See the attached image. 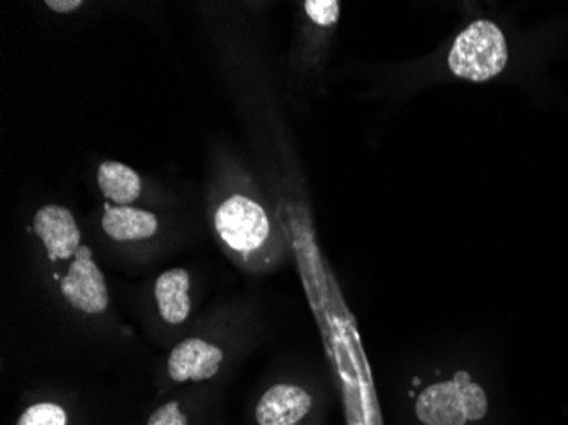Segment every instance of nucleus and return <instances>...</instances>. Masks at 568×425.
I'll list each match as a JSON object with an SVG mask.
<instances>
[{
    "label": "nucleus",
    "mask_w": 568,
    "mask_h": 425,
    "mask_svg": "<svg viewBox=\"0 0 568 425\" xmlns=\"http://www.w3.org/2000/svg\"><path fill=\"white\" fill-rule=\"evenodd\" d=\"M102 229L116 242L145 241L159 229L158 216L132 206H106Z\"/></svg>",
    "instance_id": "6e6552de"
},
{
    "label": "nucleus",
    "mask_w": 568,
    "mask_h": 425,
    "mask_svg": "<svg viewBox=\"0 0 568 425\" xmlns=\"http://www.w3.org/2000/svg\"><path fill=\"white\" fill-rule=\"evenodd\" d=\"M222 361L223 353L216 345L201 338H187L172 351L168 363L169 376L178 383L204 382L219 373Z\"/></svg>",
    "instance_id": "423d86ee"
},
{
    "label": "nucleus",
    "mask_w": 568,
    "mask_h": 425,
    "mask_svg": "<svg viewBox=\"0 0 568 425\" xmlns=\"http://www.w3.org/2000/svg\"><path fill=\"white\" fill-rule=\"evenodd\" d=\"M146 425H187V418L179 408L178 402H169L164 407L153 412Z\"/></svg>",
    "instance_id": "f8f14e48"
},
{
    "label": "nucleus",
    "mask_w": 568,
    "mask_h": 425,
    "mask_svg": "<svg viewBox=\"0 0 568 425\" xmlns=\"http://www.w3.org/2000/svg\"><path fill=\"white\" fill-rule=\"evenodd\" d=\"M62 293L73 308L89 315H98L108 308L110 295L106 280L92 261L91 249L81 245L77 251L75 261L70 264L69 273L62 280Z\"/></svg>",
    "instance_id": "20e7f679"
},
{
    "label": "nucleus",
    "mask_w": 568,
    "mask_h": 425,
    "mask_svg": "<svg viewBox=\"0 0 568 425\" xmlns=\"http://www.w3.org/2000/svg\"><path fill=\"white\" fill-rule=\"evenodd\" d=\"M509 63V44L497 22L471 19L453 38L446 53V72L459 81L488 82L499 77Z\"/></svg>",
    "instance_id": "f257e3e1"
},
{
    "label": "nucleus",
    "mask_w": 568,
    "mask_h": 425,
    "mask_svg": "<svg viewBox=\"0 0 568 425\" xmlns=\"http://www.w3.org/2000/svg\"><path fill=\"white\" fill-rule=\"evenodd\" d=\"M33 225L50 261H65L81 249V230L67 208L55 204L41 208L34 215Z\"/></svg>",
    "instance_id": "39448f33"
},
{
    "label": "nucleus",
    "mask_w": 568,
    "mask_h": 425,
    "mask_svg": "<svg viewBox=\"0 0 568 425\" xmlns=\"http://www.w3.org/2000/svg\"><path fill=\"white\" fill-rule=\"evenodd\" d=\"M47 6L51 11L69 14V12L77 11L81 6H84V2L82 0H48Z\"/></svg>",
    "instance_id": "ddd939ff"
},
{
    "label": "nucleus",
    "mask_w": 568,
    "mask_h": 425,
    "mask_svg": "<svg viewBox=\"0 0 568 425\" xmlns=\"http://www.w3.org/2000/svg\"><path fill=\"white\" fill-rule=\"evenodd\" d=\"M312 408V396L296 385L271 386L260 405L255 418L260 425H296Z\"/></svg>",
    "instance_id": "0eeeda50"
},
{
    "label": "nucleus",
    "mask_w": 568,
    "mask_h": 425,
    "mask_svg": "<svg viewBox=\"0 0 568 425\" xmlns=\"http://www.w3.org/2000/svg\"><path fill=\"white\" fill-rule=\"evenodd\" d=\"M215 226L223 241L241 252L257 251L271 233L270 216L257 201L235 194L219 208Z\"/></svg>",
    "instance_id": "7ed1b4c3"
},
{
    "label": "nucleus",
    "mask_w": 568,
    "mask_h": 425,
    "mask_svg": "<svg viewBox=\"0 0 568 425\" xmlns=\"http://www.w3.org/2000/svg\"><path fill=\"white\" fill-rule=\"evenodd\" d=\"M416 411L426 425H465L487 415V395L467 371H458L449 382L427 386L417 398Z\"/></svg>",
    "instance_id": "f03ea898"
},
{
    "label": "nucleus",
    "mask_w": 568,
    "mask_h": 425,
    "mask_svg": "<svg viewBox=\"0 0 568 425\" xmlns=\"http://www.w3.org/2000/svg\"><path fill=\"white\" fill-rule=\"evenodd\" d=\"M159 312L168 324H183L190 316V274L184 270L165 271L155 283Z\"/></svg>",
    "instance_id": "1a4fd4ad"
},
{
    "label": "nucleus",
    "mask_w": 568,
    "mask_h": 425,
    "mask_svg": "<svg viewBox=\"0 0 568 425\" xmlns=\"http://www.w3.org/2000/svg\"><path fill=\"white\" fill-rule=\"evenodd\" d=\"M18 425H67V414L57 404H37L19 417Z\"/></svg>",
    "instance_id": "9b49d317"
},
{
    "label": "nucleus",
    "mask_w": 568,
    "mask_h": 425,
    "mask_svg": "<svg viewBox=\"0 0 568 425\" xmlns=\"http://www.w3.org/2000/svg\"><path fill=\"white\" fill-rule=\"evenodd\" d=\"M99 190L118 206L132 204L142 191V181L132 168L121 162H104L98 171Z\"/></svg>",
    "instance_id": "9d476101"
}]
</instances>
